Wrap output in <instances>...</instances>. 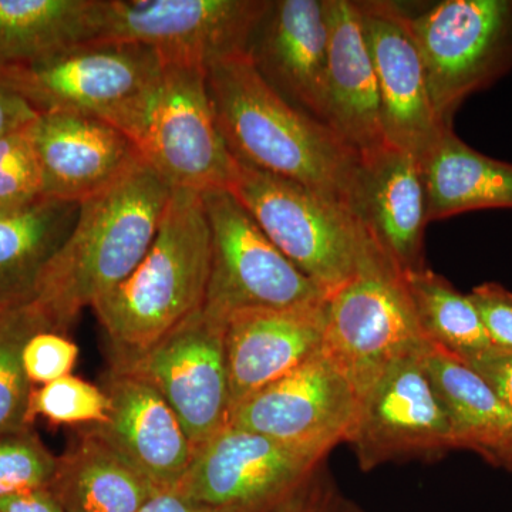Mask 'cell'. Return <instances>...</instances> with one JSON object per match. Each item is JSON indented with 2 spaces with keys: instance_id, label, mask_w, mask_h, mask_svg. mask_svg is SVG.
Segmentation results:
<instances>
[{
  "instance_id": "d6a6232c",
  "label": "cell",
  "mask_w": 512,
  "mask_h": 512,
  "mask_svg": "<svg viewBox=\"0 0 512 512\" xmlns=\"http://www.w3.org/2000/svg\"><path fill=\"white\" fill-rule=\"evenodd\" d=\"M272 512H366L350 498L323 460L311 476Z\"/></svg>"
},
{
  "instance_id": "52a82bcc",
  "label": "cell",
  "mask_w": 512,
  "mask_h": 512,
  "mask_svg": "<svg viewBox=\"0 0 512 512\" xmlns=\"http://www.w3.org/2000/svg\"><path fill=\"white\" fill-rule=\"evenodd\" d=\"M211 232V269L204 309L227 323L254 309L320 305L326 293L306 278L266 237L228 190L202 192Z\"/></svg>"
},
{
  "instance_id": "ffe728a7",
  "label": "cell",
  "mask_w": 512,
  "mask_h": 512,
  "mask_svg": "<svg viewBox=\"0 0 512 512\" xmlns=\"http://www.w3.org/2000/svg\"><path fill=\"white\" fill-rule=\"evenodd\" d=\"M325 302L299 309H254L227 320L232 409L322 352Z\"/></svg>"
},
{
  "instance_id": "74e56055",
  "label": "cell",
  "mask_w": 512,
  "mask_h": 512,
  "mask_svg": "<svg viewBox=\"0 0 512 512\" xmlns=\"http://www.w3.org/2000/svg\"><path fill=\"white\" fill-rule=\"evenodd\" d=\"M140 512H249L244 510H231V508H212L207 505L194 503L175 490L163 491L154 495L141 508Z\"/></svg>"
},
{
  "instance_id": "f546056e",
  "label": "cell",
  "mask_w": 512,
  "mask_h": 512,
  "mask_svg": "<svg viewBox=\"0 0 512 512\" xmlns=\"http://www.w3.org/2000/svg\"><path fill=\"white\" fill-rule=\"evenodd\" d=\"M57 457L32 430L0 436V498L49 488Z\"/></svg>"
},
{
  "instance_id": "6da1fadb",
  "label": "cell",
  "mask_w": 512,
  "mask_h": 512,
  "mask_svg": "<svg viewBox=\"0 0 512 512\" xmlns=\"http://www.w3.org/2000/svg\"><path fill=\"white\" fill-rule=\"evenodd\" d=\"M205 80L221 136L238 163L305 185L352 211L362 157L276 92L249 53L214 64Z\"/></svg>"
},
{
  "instance_id": "d590c367",
  "label": "cell",
  "mask_w": 512,
  "mask_h": 512,
  "mask_svg": "<svg viewBox=\"0 0 512 512\" xmlns=\"http://www.w3.org/2000/svg\"><path fill=\"white\" fill-rule=\"evenodd\" d=\"M39 113L20 97L0 82V138L25 130L35 123Z\"/></svg>"
},
{
  "instance_id": "603a6c76",
  "label": "cell",
  "mask_w": 512,
  "mask_h": 512,
  "mask_svg": "<svg viewBox=\"0 0 512 512\" xmlns=\"http://www.w3.org/2000/svg\"><path fill=\"white\" fill-rule=\"evenodd\" d=\"M49 490L64 512H140L158 494L89 427L57 457Z\"/></svg>"
},
{
  "instance_id": "1f68e13d",
  "label": "cell",
  "mask_w": 512,
  "mask_h": 512,
  "mask_svg": "<svg viewBox=\"0 0 512 512\" xmlns=\"http://www.w3.org/2000/svg\"><path fill=\"white\" fill-rule=\"evenodd\" d=\"M79 357V348L63 333L40 330L23 349V369L32 386L70 376Z\"/></svg>"
},
{
  "instance_id": "cb8c5ba5",
  "label": "cell",
  "mask_w": 512,
  "mask_h": 512,
  "mask_svg": "<svg viewBox=\"0 0 512 512\" xmlns=\"http://www.w3.org/2000/svg\"><path fill=\"white\" fill-rule=\"evenodd\" d=\"M427 221L488 208H512V164L478 153L448 128L420 158Z\"/></svg>"
},
{
  "instance_id": "5b68a950",
  "label": "cell",
  "mask_w": 512,
  "mask_h": 512,
  "mask_svg": "<svg viewBox=\"0 0 512 512\" xmlns=\"http://www.w3.org/2000/svg\"><path fill=\"white\" fill-rule=\"evenodd\" d=\"M204 70L164 64L160 76L109 121L173 190H228L238 163L218 128Z\"/></svg>"
},
{
  "instance_id": "9a60e30c",
  "label": "cell",
  "mask_w": 512,
  "mask_h": 512,
  "mask_svg": "<svg viewBox=\"0 0 512 512\" xmlns=\"http://www.w3.org/2000/svg\"><path fill=\"white\" fill-rule=\"evenodd\" d=\"M357 6L375 67L384 137L420 160L453 127L441 123L434 110L410 15L384 0H360Z\"/></svg>"
},
{
  "instance_id": "d6986e66",
  "label": "cell",
  "mask_w": 512,
  "mask_h": 512,
  "mask_svg": "<svg viewBox=\"0 0 512 512\" xmlns=\"http://www.w3.org/2000/svg\"><path fill=\"white\" fill-rule=\"evenodd\" d=\"M328 50L326 0H278L256 30L249 56L276 92L323 123Z\"/></svg>"
},
{
  "instance_id": "4dcf8cb0",
  "label": "cell",
  "mask_w": 512,
  "mask_h": 512,
  "mask_svg": "<svg viewBox=\"0 0 512 512\" xmlns=\"http://www.w3.org/2000/svg\"><path fill=\"white\" fill-rule=\"evenodd\" d=\"M29 128L0 138V212L43 198V181Z\"/></svg>"
},
{
  "instance_id": "8d00e7d4",
  "label": "cell",
  "mask_w": 512,
  "mask_h": 512,
  "mask_svg": "<svg viewBox=\"0 0 512 512\" xmlns=\"http://www.w3.org/2000/svg\"><path fill=\"white\" fill-rule=\"evenodd\" d=\"M0 512H64L49 488L0 498Z\"/></svg>"
},
{
  "instance_id": "e575fe53",
  "label": "cell",
  "mask_w": 512,
  "mask_h": 512,
  "mask_svg": "<svg viewBox=\"0 0 512 512\" xmlns=\"http://www.w3.org/2000/svg\"><path fill=\"white\" fill-rule=\"evenodd\" d=\"M467 365L476 370L512 409V353L491 348Z\"/></svg>"
},
{
  "instance_id": "2e32d148",
  "label": "cell",
  "mask_w": 512,
  "mask_h": 512,
  "mask_svg": "<svg viewBox=\"0 0 512 512\" xmlns=\"http://www.w3.org/2000/svg\"><path fill=\"white\" fill-rule=\"evenodd\" d=\"M101 389L109 397V416L87 427L157 493L175 490L194 450L170 404L143 377L117 367H111Z\"/></svg>"
},
{
  "instance_id": "9c48e42d",
  "label": "cell",
  "mask_w": 512,
  "mask_h": 512,
  "mask_svg": "<svg viewBox=\"0 0 512 512\" xmlns=\"http://www.w3.org/2000/svg\"><path fill=\"white\" fill-rule=\"evenodd\" d=\"M410 25L434 110L453 127L463 100L512 67V0H444Z\"/></svg>"
},
{
  "instance_id": "8fae6325",
  "label": "cell",
  "mask_w": 512,
  "mask_h": 512,
  "mask_svg": "<svg viewBox=\"0 0 512 512\" xmlns=\"http://www.w3.org/2000/svg\"><path fill=\"white\" fill-rule=\"evenodd\" d=\"M424 349L387 367L360 396L346 443L362 471L399 461L436 460L456 450L450 414L424 365Z\"/></svg>"
},
{
  "instance_id": "e0dca14e",
  "label": "cell",
  "mask_w": 512,
  "mask_h": 512,
  "mask_svg": "<svg viewBox=\"0 0 512 512\" xmlns=\"http://www.w3.org/2000/svg\"><path fill=\"white\" fill-rule=\"evenodd\" d=\"M43 197L82 204L116 183L141 160L127 136L82 114H39L29 128Z\"/></svg>"
},
{
  "instance_id": "f1b7e54d",
  "label": "cell",
  "mask_w": 512,
  "mask_h": 512,
  "mask_svg": "<svg viewBox=\"0 0 512 512\" xmlns=\"http://www.w3.org/2000/svg\"><path fill=\"white\" fill-rule=\"evenodd\" d=\"M109 397L99 386L76 376L33 386L30 393L26 424L45 419L53 426H96L109 416Z\"/></svg>"
},
{
  "instance_id": "7402d4cb",
  "label": "cell",
  "mask_w": 512,
  "mask_h": 512,
  "mask_svg": "<svg viewBox=\"0 0 512 512\" xmlns=\"http://www.w3.org/2000/svg\"><path fill=\"white\" fill-rule=\"evenodd\" d=\"M424 365L446 403L456 450L473 451L512 473V409L476 370L436 346H426Z\"/></svg>"
},
{
  "instance_id": "5bb4252c",
  "label": "cell",
  "mask_w": 512,
  "mask_h": 512,
  "mask_svg": "<svg viewBox=\"0 0 512 512\" xmlns=\"http://www.w3.org/2000/svg\"><path fill=\"white\" fill-rule=\"evenodd\" d=\"M359 400L355 387L322 350L237 404L229 426L326 457L333 447L348 441Z\"/></svg>"
},
{
  "instance_id": "d4e9b609",
  "label": "cell",
  "mask_w": 512,
  "mask_h": 512,
  "mask_svg": "<svg viewBox=\"0 0 512 512\" xmlns=\"http://www.w3.org/2000/svg\"><path fill=\"white\" fill-rule=\"evenodd\" d=\"M80 204L40 198L28 207L0 212V309L35 296L40 276L76 224Z\"/></svg>"
},
{
  "instance_id": "7a4b0ae2",
  "label": "cell",
  "mask_w": 512,
  "mask_h": 512,
  "mask_svg": "<svg viewBox=\"0 0 512 512\" xmlns=\"http://www.w3.org/2000/svg\"><path fill=\"white\" fill-rule=\"evenodd\" d=\"M173 188L143 160L83 201L69 238L40 276L32 302L55 332L126 281L147 254Z\"/></svg>"
},
{
  "instance_id": "4fadbf2b",
  "label": "cell",
  "mask_w": 512,
  "mask_h": 512,
  "mask_svg": "<svg viewBox=\"0 0 512 512\" xmlns=\"http://www.w3.org/2000/svg\"><path fill=\"white\" fill-rule=\"evenodd\" d=\"M323 460L264 434L228 426L195 451L175 491L207 507L272 512Z\"/></svg>"
},
{
  "instance_id": "277c9868",
  "label": "cell",
  "mask_w": 512,
  "mask_h": 512,
  "mask_svg": "<svg viewBox=\"0 0 512 512\" xmlns=\"http://www.w3.org/2000/svg\"><path fill=\"white\" fill-rule=\"evenodd\" d=\"M228 191L326 296L373 266L390 265L348 207L305 185L238 163Z\"/></svg>"
},
{
  "instance_id": "836d02e7",
  "label": "cell",
  "mask_w": 512,
  "mask_h": 512,
  "mask_svg": "<svg viewBox=\"0 0 512 512\" xmlns=\"http://www.w3.org/2000/svg\"><path fill=\"white\" fill-rule=\"evenodd\" d=\"M491 348L512 353V292L495 282H485L470 293Z\"/></svg>"
},
{
  "instance_id": "7c38bea8",
  "label": "cell",
  "mask_w": 512,
  "mask_h": 512,
  "mask_svg": "<svg viewBox=\"0 0 512 512\" xmlns=\"http://www.w3.org/2000/svg\"><path fill=\"white\" fill-rule=\"evenodd\" d=\"M111 367L143 377L170 404L192 450L229 426L225 322L200 309L141 355Z\"/></svg>"
},
{
  "instance_id": "44dd1931",
  "label": "cell",
  "mask_w": 512,
  "mask_h": 512,
  "mask_svg": "<svg viewBox=\"0 0 512 512\" xmlns=\"http://www.w3.org/2000/svg\"><path fill=\"white\" fill-rule=\"evenodd\" d=\"M329 22L326 104L323 123L360 157L387 146L379 87L359 6L326 0Z\"/></svg>"
},
{
  "instance_id": "4316f807",
  "label": "cell",
  "mask_w": 512,
  "mask_h": 512,
  "mask_svg": "<svg viewBox=\"0 0 512 512\" xmlns=\"http://www.w3.org/2000/svg\"><path fill=\"white\" fill-rule=\"evenodd\" d=\"M403 279L427 342L466 363L491 349L470 295L457 291L427 266L403 275Z\"/></svg>"
},
{
  "instance_id": "8992f818",
  "label": "cell",
  "mask_w": 512,
  "mask_h": 512,
  "mask_svg": "<svg viewBox=\"0 0 512 512\" xmlns=\"http://www.w3.org/2000/svg\"><path fill=\"white\" fill-rule=\"evenodd\" d=\"M271 0H99L94 42L133 43L207 72L245 55Z\"/></svg>"
},
{
  "instance_id": "ac0fdd59",
  "label": "cell",
  "mask_w": 512,
  "mask_h": 512,
  "mask_svg": "<svg viewBox=\"0 0 512 512\" xmlns=\"http://www.w3.org/2000/svg\"><path fill=\"white\" fill-rule=\"evenodd\" d=\"M352 212L400 275L426 266L429 221L419 158L389 144L363 156Z\"/></svg>"
},
{
  "instance_id": "83f0119b",
  "label": "cell",
  "mask_w": 512,
  "mask_h": 512,
  "mask_svg": "<svg viewBox=\"0 0 512 512\" xmlns=\"http://www.w3.org/2000/svg\"><path fill=\"white\" fill-rule=\"evenodd\" d=\"M40 330L53 329L32 302L0 309V436L30 429L26 412L33 386L22 355Z\"/></svg>"
},
{
  "instance_id": "484cf974",
  "label": "cell",
  "mask_w": 512,
  "mask_h": 512,
  "mask_svg": "<svg viewBox=\"0 0 512 512\" xmlns=\"http://www.w3.org/2000/svg\"><path fill=\"white\" fill-rule=\"evenodd\" d=\"M99 0H0V64L94 42Z\"/></svg>"
},
{
  "instance_id": "3957f363",
  "label": "cell",
  "mask_w": 512,
  "mask_h": 512,
  "mask_svg": "<svg viewBox=\"0 0 512 512\" xmlns=\"http://www.w3.org/2000/svg\"><path fill=\"white\" fill-rule=\"evenodd\" d=\"M211 232L201 194L173 190L147 254L93 306L111 362L141 355L200 311L207 298Z\"/></svg>"
},
{
  "instance_id": "ba28073f",
  "label": "cell",
  "mask_w": 512,
  "mask_h": 512,
  "mask_svg": "<svg viewBox=\"0 0 512 512\" xmlns=\"http://www.w3.org/2000/svg\"><path fill=\"white\" fill-rule=\"evenodd\" d=\"M163 67L161 57L146 46L99 40L32 62L0 64V82L39 114H82L109 123Z\"/></svg>"
},
{
  "instance_id": "30bf717a",
  "label": "cell",
  "mask_w": 512,
  "mask_h": 512,
  "mask_svg": "<svg viewBox=\"0 0 512 512\" xmlns=\"http://www.w3.org/2000/svg\"><path fill=\"white\" fill-rule=\"evenodd\" d=\"M427 343L403 276L392 265L373 266L326 298L323 353L359 399L387 367Z\"/></svg>"
}]
</instances>
